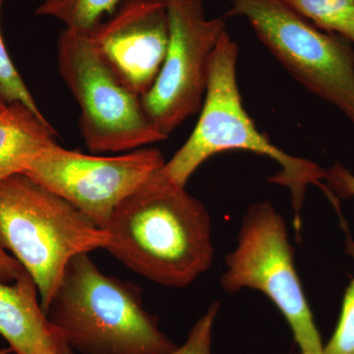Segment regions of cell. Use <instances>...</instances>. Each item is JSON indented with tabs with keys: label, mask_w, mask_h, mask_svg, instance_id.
<instances>
[{
	"label": "cell",
	"mask_w": 354,
	"mask_h": 354,
	"mask_svg": "<svg viewBox=\"0 0 354 354\" xmlns=\"http://www.w3.org/2000/svg\"><path fill=\"white\" fill-rule=\"evenodd\" d=\"M158 171L113 212L106 250L153 283L185 288L213 264L211 216L201 201Z\"/></svg>",
	"instance_id": "cell-1"
},
{
	"label": "cell",
	"mask_w": 354,
	"mask_h": 354,
	"mask_svg": "<svg viewBox=\"0 0 354 354\" xmlns=\"http://www.w3.org/2000/svg\"><path fill=\"white\" fill-rule=\"evenodd\" d=\"M237 59L239 46L227 31L223 32L212 57L208 86L196 127L171 160H165L158 174L167 183L185 188L200 165L216 153L241 150L265 156L281 167L270 177L269 183L290 191L295 228L299 232L308 186L323 188L330 198L329 189L322 183L327 169L312 160L288 155L257 129L242 104Z\"/></svg>",
	"instance_id": "cell-2"
},
{
	"label": "cell",
	"mask_w": 354,
	"mask_h": 354,
	"mask_svg": "<svg viewBox=\"0 0 354 354\" xmlns=\"http://www.w3.org/2000/svg\"><path fill=\"white\" fill-rule=\"evenodd\" d=\"M46 315L80 354H169L176 344L143 306L141 291L106 276L88 253L65 268Z\"/></svg>",
	"instance_id": "cell-3"
},
{
	"label": "cell",
	"mask_w": 354,
	"mask_h": 354,
	"mask_svg": "<svg viewBox=\"0 0 354 354\" xmlns=\"http://www.w3.org/2000/svg\"><path fill=\"white\" fill-rule=\"evenodd\" d=\"M109 241L106 230L25 174L0 181V246L34 279L46 313L69 261Z\"/></svg>",
	"instance_id": "cell-4"
},
{
	"label": "cell",
	"mask_w": 354,
	"mask_h": 354,
	"mask_svg": "<svg viewBox=\"0 0 354 354\" xmlns=\"http://www.w3.org/2000/svg\"><path fill=\"white\" fill-rule=\"evenodd\" d=\"M283 68L354 124V46L324 32L279 0H228Z\"/></svg>",
	"instance_id": "cell-5"
},
{
	"label": "cell",
	"mask_w": 354,
	"mask_h": 354,
	"mask_svg": "<svg viewBox=\"0 0 354 354\" xmlns=\"http://www.w3.org/2000/svg\"><path fill=\"white\" fill-rule=\"evenodd\" d=\"M225 292L252 288L264 293L285 317L300 354H323L324 344L295 265V249L283 216L270 202L250 205L237 246L225 258Z\"/></svg>",
	"instance_id": "cell-6"
},
{
	"label": "cell",
	"mask_w": 354,
	"mask_h": 354,
	"mask_svg": "<svg viewBox=\"0 0 354 354\" xmlns=\"http://www.w3.org/2000/svg\"><path fill=\"white\" fill-rule=\"evenodd\" d=\"M58 70L81 114V136L94 153L135 151L167 139L133 93L106 64L87 35L65 29L57 44Z\"/></svg>",
	"instance_id": "cell-7"
},
{
	"label": "cell",
	"mask_w": 354,
	"mask_h": 354,
	"mask_svg": "<svg viewBox=\"0 0 354 354\" xmlns=\"http://www.w3.org/2000/svg\"><path fill=\"white\" fill-rule=\"evenodd\" d=\"M169 18V48L157 80L142 95L153 127L169 138L202 109L209 65L225 29L223 18L209 19L201 0H165Z\"/></svg>",
	"instance_id": "cell-8"
},
{
	"label": "cell",
	"mask_w": 354,
	"mask_h": 354,
	"mask_svg": "<svg viewBox=\"0 0 354 354\" xmlns=\"http://www.w3.org/2000/svg\"><path fill=\"white\" fill-rule=\"evenodd\" d=\"M165 162L160 151L148 147L118 157H97L55 144L39 153L24 174L106 230L120 203Z\"/></svg>",
	"instance_id": "cell-9"
},
{
	"label": "cell",
	"mask_w": 354,
	"mask_h": 354,
	"mask_svg": "<svg viewBox=\"0 0 354 354\" xmlns=\"http://www.w3.org/2000/svg\"><path fill=\"white\" fill-rule=\"evenodd\" d=\"M82 32L121 82L142 97L157 80L169 48L167 2L124 0L108 20Z\"/></svg>",
	"instance_id": "cell-10"
},
{
	"label": "cell",
	"mask_w": 354,
	"mask_h": 354,
	"mask_svg": "<svg viewBox=\"0 0 354 354\" xmlns=\"http://www.w3.org/2000/svg\"><path fill=\"white\" fill-rule=\"evenodd\" d=\"M38 295L28 272L13 283H0V335L16 354H73Z\"/></svg>",
	"instance_id": "cell-11"
},
{
	"label": "cell",
	"mask_w": 354,
	"mask_h": 354,
	"mask_svg": "<svg viewBox=\"0 0 354 354\" xmlns=\"http://www.w3.org/2000/svg\"><path fill=\"white\" fill-rule=\"evenodd\" d=\"M57 134L41 113L20 102L0 111V181L24 174L32 160L57 144Z\"/></svg>",
	"instance_id": "cell-12"
},
{
	"label": "cell",
	"mask_w": 354,
	"mask_h": 354,
	"mask_svg": "<svg viewBox=\"0 0 354 354\" xmlns=\"http://www.w3.org/2000/svg\"><path fill=\"white\" fill-rule=\"evenodd\" d=\"M324 32L339 35L354 46V0H279Z\"/></svg>",
	"instance_id": "cell-13"
},
{
	"label": "cell",
	"mask_w": 354,
	"mask_h": 354,
	"mask_svg": "<svg viewBox=\"0 0 354 354\" xmlns=\"http://www.w3.org/2000/svg\"><path fill=\"white\" fill-rule=\"evenodd\" d=\"M124 0H44L36 15L55 18L66 29L87 32L102 22L106 14L113 15Z\"/></svg>",
	"instance_id": "cell-14"
},
{
	"label": "cell",
	"mask_w": 354,
	"mask_h": 354,
	"mask_svg": "<svg viewBox=\"0 0 354 354\" xmlns=\"http://www.w3.org/2000/svg\"><path fill=\"white\" fill-rule=\"evenodd\" d=\"M3 0H0V8ZM0 101L6 104L20 102L37 113H41L34 97L28 90L12 59L9 57L0 30Z\"/></svg>",
	"instance_id": "cell-15"
},
{
	"label": "cell",
	"mask_w": 354,
	"mask_h": 354,
	"mask_svg": "<svg viewBox=\"0 0 354 354\" xmlns=\"http://www.w3.org/2000/svg\"><path fill=\"white\" fill-rule=\"evenodd\" d=\"M351 253L354 257V252ZM323 354H354V277L344 292L337 327L324 344Z\"/></svg>",
	"instance_id": "cell-16"
},
{
	"label": "cell",
	"mask_w": 354,
	"mask_h": 354,
	"mask_svg": "<svg viewBox=\"0 0 354 354\" xmlns=\"http://www.w3.org/2000/svg\"><path fill=\"white\" fill-rule=\"evenodd\" d=\"M220 308V304L214 302L193 326L183 346L169 354H212L214 325Z\"/></svg>",
	"instance_id": "cell-17"
},
{
	"label": "cell",
	"mask_w": 354,
	"mask_h": 354,
	"mask_svg": "<svg viewBox=\"0 0 354 354\" xmlns=\"http://www.w3.org/2000/svg\"><path fill=\"white\" fill-rule=\"evenodd\" d=\"M327 188L333 196L354 198V174L342 164H335L327 169ZM349 252H354V241L349 242Z\"/></svg>",
	"instance_id": "cell-18"
},
{
	"label": "cell",
	"mask_w": 354,
	"mask_h": 354,
	"mask_svg": "<svg viewBox=\"0 0 354 354\" xmlns=\"http://www.w3.org/2000/svg\"><path fill=\"white\" fill-rule=\"evenodd\" d=\"M26 272L23 266L0 246V283H13Z\"/></svg>",
	"instance_id": "cell-19"
},
{
	"label": "cell",
	"mask_w": 354,
	"mask_h": 354,
	"mask_svg": "<svg viewBox=\"0 0 354 354\" xmlns=\"http://www.w3.org/2000/svg\"><path fill=\"white\" fill-rule=\"evenodd\" d=\"M7 104H4L3 102L0 101V111H2V109H6V106Z\"/></svg>",
	"instance_id": "cell-20"
},
{
	"label": "cell",
	"mask_w": 354,
	"mask_h": 354,
	"mask_svg": "<svg viewBox=\"0 0 354 354\" xmlns=\"http://www.w3.org/2000/svg\"><path fill=\"white\" fill-rule=\"evenodd\" d=\"M7 353H8V351H0V354H7Z\"/></svg>",
	"instance_id": "cell-21"
},
{
	"label": "cell",
	"mask_w": 354,
	"mask_h": 354,
	"mask_svg": "<svg viewBox=\"0 0 354 354\" xmlns=\"http://www.w3.org/2000/svg\"><path fill=\"white\" fill-rule=\"evenodd\" d=\"M298 354H300V353H298Z\"/></svg>",
	"instance_id": "cell-22"
}]
</instances>
